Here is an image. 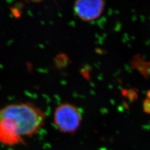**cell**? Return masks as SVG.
Returning a JSON list of instances; mask_svg holds the SVG:
<instances>
[{"instance_id":"3","label":"cell","mask_w":150,"mask_h":150,"mask_svg":"<svg viewBox=\"0 0 150 150\" xmlns=\"http://www.w3.org/2000/svg\"><path fill=\"white\" fill-rule=\"evenodd\" d=\"M104 8L103 0H76L75 11L77 16L85 21L97 19Z\"/></svg>"},{"instance_id":"1","label":"cell","mask_w":150,"mask_h":150,"mask_svg":"<svg viewBox=\"0 0 150 150\" xmlns=\"http://www.w3.org/2000/svg\"><path fill=\"white\" fill-rule=\"evenodd\" d=\"M46 115L31 102H16L0 109V144L14 146L37 134L45 123Z\"/></svg>"},{"instance_id":"4","label":"cell","mask_w":150,"mask_h":150,"mask_svg":"<svg viewBox=\"0 0 150 150\" xmlns=\"http://www.w3.org/2000/svg\"><path fill=\"white\" fill-rule=\"evenodd\" d=\"M144 110L145 112L150 114V100H146L144 103Z\"/></svg>"},{"instance_id":"2","label":"cell","mask_w":150,"mask_h":150,"mask_svg":"<svg viewBox=\"0 0 150 150\" xmlns=\"http://www.w3.org/2000/svg\"><path fill=\"white\" fill-rule=\"evenodd\" d=\"M54 122L56 127L61 132L72 134L80 126L81 113L75 106L70 103H63L55 109Z\"/></svg>"}]
</instances>
